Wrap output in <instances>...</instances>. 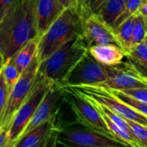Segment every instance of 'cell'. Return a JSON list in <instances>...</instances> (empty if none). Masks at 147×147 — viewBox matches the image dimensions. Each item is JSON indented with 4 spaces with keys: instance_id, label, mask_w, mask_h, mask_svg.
Instances as JSON below:
<instances>
[{
    "instance_id": "15",
    "label": "cell",
    "mask_w": 147,
    "mask_h": 147,
    "mask_svg": "<svg viewBox=\"0 0 147 147\" xmlns=\"http://www.w3.org/2000/svg\"><path fill=\"white\" fill-rule=\"evenodd\" d=\"M88 52L96 61L105 66L118 65L125 58V52L120 47L112 44L94 45L88 48Z\"/></svg>"
},
{
    "instance_id": "16",
    "label": "cell",
    "mask_w": 147,
    "mask_h": 147,
    "mask_svg": "<svg viewBox=\"0 0 147 147\" xmlns=\"http://www.w3.org/2000/svg\"><path fill=\"white\" fill-rule=\"evenodd\" d=\"M127 0H105L95 11V15L110 27L123 12Z\"/></svg>"
},
{
    "instance_id": "6",
    "label": "cell",
    "mask_w": 147,
    "mask_h": 147,
    "mask_svg": "<svg viewBox=\"0 0 147 147\" xmlns=\"http://www.w3.org/2000/svg\"><path fill=\"white\" fill-rule=\"evenodd\" d=\"M64 90L65 98L75 116L78 124L114 139L103 121L101 114L90 101L72 88H64Z\"/></svg>"
},
{
    "instance_id": "29",
    "label": "cell",
    "mask_w": 147,
    "mask_h": 147,
    "mask_svg": "<svg viewBox=\"0 0 147 147\" xmlns=\"http://www.w3.org/2000/svg\"><path fill=\"white\" fill-rule=\"evenodd\" d=\"M7 129L0 127V147H9Z\"/></svg>"
},
{
    "instance_id": "25",
    "label": "cell",
    "mask_w": 147,
    "mask_h": 147,
    "mask_svg": "<svg viewBox=\"0 0 147 147\" xmlns=\"http://www.w3.org/2000/svg\"><path fill=\"white\" fill-rule=\"evenodd\" d=\"M105 0H82L81 3L78 6V11L82 18V20L94 14L97 8L104 2Z\"/></svg>"
},
{
    "instance_id": "23",
    "label": "cell",
    "mask_w": 147,
    "mask_h": 147,
    "mask_svg": "<svg viewBox=\"0 0 147 147\" xmlns=\"http://www.w3.org/2000/svg\"><path fill=\"white\" fill-rule=\"evenodd\" d=\"M128 124L129 129L133 136L136 139L141 147L147 146V130L146 126L140 122L132 121L130 119H125Z\"/></svg>"
},
{
    "instance_id": "4",
    "label": "cell",
    "mask_w": 147,
    "mask_h": 147,
    "mask_svg": "<svg viewBox=\"0 0 147 147\" xmlns=\"http://www.w3.org/2000/svg\"><path fill=\"white\" fill-rule=\"evenodd\" d=\"M52 84L49 80L37 72L34 86L29 95L15 113L9 126L7 131L9 147H14L20 139L22 132Z\"/></svg>"
},
{
    "instance_id": "14",
    "label": "cell",
    "mask_w": 147,
    "mask_h": 147,
    "mask_svg": "<svg viewBox=\"0 0 147 147\" xmlns=\"http://www.w3.org/2000/svg\"><path fill=\"white\" fill-rule=\"evenodd\" d=\"M64 9L65 8L57 0H34V13L38 37L47 29Z\"/></svg>"
},
{
    "instance_id": "33",
    "label": "cell",
    "mask_w": 147,
    "mask_h": 147,
    "mask_svg": "<svg viewBox=\"0 0 147 147\" xmlns=\"http://www.w3.org/2000/svg\"><path fill=\"white\" fill-rule=\"evenodd\" d=\"M81 2H82V0H75L76 6H77V10H78V6H79V4L81 3Z\"/></svg>"
},
{
    "instance_id": "22",
    "label": "cell",
    "mask_w": 147,
    "mask_h": 147,
    "mask_svg": "<svg viewBox=\"0 0 147 147\" xmlns=\"http://www.w3.org/2000/svg\"><path fill=\"white\" fill-rule=\"evenodd\" d=\"M1 71L3 76V78L5 80V83L8 86V89H9V90H10V89L16 84V82L20 78L22 73L19 71L17 67L15 65L11 58L4 60L3 66L1 68Z\"/></svg>"
},
{
    "instance_id": "19",
    "label": "cell",
    "mask_w": 147,
    "mask_h": 147,
    "mask_svg": "<svg viewBox=\"0 0 147 147\" xmlns=\"http://www.w3.org/2000/svg\"><path fill=\"white\" fill-rule=\"evenodd\" d=\"M134 24H135V14L127 17L126 20H124L116 28L113 29L119 42L121 45V48L125 53L130 48Z\"/></svg>"
},
{
    "instance_id": "9",
    "label": "cell",
    "mask_w": 147,
    "mask_h": 147,
    "mask_svg": "<svg viewBox=\"0 0 147 147\" xmlns=\"http://www.w3.org/2000/svg\"><path fill=\"white\" fill-rule=\"evenodd\" d=\"M72 89L84 96L86 99L104 106L110 111L121 115L125 119H130L147 126V116L138 113L119 101L106 89L93 86L73 87Z\"/></svg>"
},
{
    "instance_id": "31",
    "label": "cell",
    "mask_w": 147,
    "mask_h": 147,
    "mask_svg": "<svg viewBox=\"0 0 147 147\" xmlns=\"http://www.w3.org/2000/svg\"><path fill=\"white\" fill-rule=\"evenodd\" d=\"M138 13L140 14L141 16H143L144 17L146 18L147 16V0L143 1V3L140 4L139 9H138Z\"/></svg>"
},
{
    "instance_id": "32",
    "label": "cell",
    "mask_w": 147,
    "mask_h": 147,
    "mask_svg": "<svg viewBox=\"0 0 147 147\" xmlns=\"http://www.w3.org/2000/svg\"><path fill=\"white\" fill-rule=\"evenodd\" d=\"M3 62H4V59H3V55L0 53V70H1V68H2V66H3Z\"/></svg>"
},
{
    "instance_id": "3",
    "label": "cell",
    "mask_w": 147,
    "mask_h": 147,
    "mask_svg": "<svg viewBox=\"0 0 147 147\" xmlns=\"http://www.w3.org/2000/svg\"><path fill=\"white\" fill-rule=\"evenodd\" d=\"M88 51L81 35L72 38L40 61L37 72L52 84H59L73 65Z\"/></svg>"
},
{
    "instance_id": "28",
    "label": "cell",
    "mask_w": 147,
    "mask_h": 147,
    "mask_svg": "<svg viewBox=\"0 0 147 147\" xmlns=\"http://www.w3.org/2000/svg\"><path fill=\"white\" fill-rule=\"evenodd\" d=\"M16 0H0V21L8 12Z\"/></svg>"
},
{
    "instance_id": "24",
    "label": "cell",
    "mask_w": 147,
    "mask_h": 147,
    "mask_svg": "<svg viewBox=\"0 0 147 147\" xmlns=\"http://www.w3.org/2000/svg\"><path fill=\"white\" fill-rule=\"evenodd\" d=\"M143 1L145 0H127L125 9L123 10V12L118 16V18L115 21V22L112 24L111 28L114 29L115 28H116L121 22H122L124 20H126L127 17L136 14L138 12V9L140 6V4L143 3Z\"/></svg>"
},
{
    "instance_id": "18",
    "label": "cell",
    "mask_w": 147,
    "mask_h": 147,
    "mask_svg": "<svg viewBox=\"0 0 147 147\" xmlns=\"http://www.w3.org/2000/svg\"><path fill=\"white\" fill-rule=\"evenodd\" d=\"M125 57L140 73L146 76L147 44L146 40L134 46L125 53Z\"/></svg>"
},
{
    "instance_id": "2",
    "label": "cell",
    "mask_w": 147,
    "mask_h": 147,
    "mask_svg": "<svg viewBox=\"0 0 147 147\" xmlns=\"http://www.w3.org/2000/svg\"><path fill=\"white\" fill-rule=\"evenodd\" d=\"M83 20L75 8H65L47 29L38 37L36 57L45 59L69 40L81 35Z\"/></svg>"
},
{
    "instance_id": "26",
    "label": "cell",
    "mask_w": 147,
    "mask_h": 147,
    "mask_svg": "<svg viewBox=\"0 0 147 147\" xmlns=\"http://www.w3.org/2000/svg\"><path fill=\"white\" fill-rule=\"evenodd\" d=\"M123 93L126 95L140 101L142 102L147 103V88L146 87H135V88H128L121 90Z\"/></svg>"
},
{
    "instance_id": "13",
    "label": "cell",
    "mask_w": 147,
    "mask_h": 147,
    "mask_svg": "<svg viewBox=\"0 0 147 147\" xmlns=\"http://www.w3.org/2000/svg\"><path fill=\"white\" fill-rule=\"evenodd\" d=\"M81 36L88 48L99 44H112L121 48L113 28L95 14L83 20Z\"/></svg>"
},
{
    "instance_id": "11",
    "label": "cell",
    "mask_w": 147,
    "mask_h": 147,
    "mask_svg": "<svg viewBox=\"0 0 147 147\" xmlns=\"http://www.w3.org/2000/svg\"><path fill=\"white\" fill-rule=\"evenodd\" d=\"M62 127V121L57 112L51 119L22 136L14 147L55 146L57 134Z\"/></svg>"
},
{
    "instance_id": "27",
    "label": "cell",
    "mask_w": 147,
    "mask_h": 147,
    "mask_svg": "<svg viewBox=\"0 0 147 147\" xmlns=\"http://www.w3.org/2000/svg\"><path fill=\"white\" fill-rule=\"evenodd\" d=\"M9 93V90L8 89V86L5 83V80L0 70V117L5 108Z\"/></svg>"
},
{
    "instance_id": "21",
    "label": "cell",
    "mask_w": 147,
    "mask_h": 147,
    "mask_svg": "<svg viewBox=\"0 0 147 147\" xmlns=\"http://www.w3.org/2000/svg\"><path fill=\"white\" fill-rule=\"evenodd\" d=\"M146 22L147 20L146 17H144L138 12L135 14V24L133 31L130 48L146 40Z\"/></svg>"
},
{
    "instance_id": "5",
    "label": "cell",
    "mask_w": 147,
    "mask_h": 147,
    "mask_svg": "<svg viewBox=\"0 0 147 147\" xmlns=\"http://www.w3.org/2000/svg\"><path fill=\"white\" fill-rule=\"evenodd\" d=\"M109 77L105 65L99 64L87 51L73 65L58 84L62 88L94 86Z\"/></svg>"
},
{
    "instance_id": "17",
    "label": "cell",
    "mask_w": 147,
    "mask_h": 147,
    "mask_svg": "<svg viewBox=\"0 0 147 147\" xmlns=\"http://www.w3.org/2000/svg\"><path fill=\"white\" fill-rule=\"evenodd\" d=\"M37 42L38 38H34L29 40L11 57L13 63L21 73L29 65V64L36 55Z\"/></svg>"
},
{
    "instance_id": "30",
    "label": "cell",
    "mask_w": 147,
    "mask_h": 147,
    "mask_svg": "<svg viewBox=\"0 0 147 147\" xmlns=\"http://www.w3.org/2000/svg\"><path fill=\"white\" fill-rule=\"evenodd\" d=\"M64 8H75L77 9L75 0H57Z\"/></svg>"
},
{
    "instance_id": "7",
    "label": "cell",
    "mask_w": 147,
    "mask_h": 147,
    "mask_svg": "<svg viewBox=\"0 0 147 147\" xmlns=\"http://www.w3.org/2000/svg\"><path fill=\"white\" fill-rule=\"evenodd\" d=\"M39 63L40 61L35 55L29 65L22 72L20 78L10 89L5 108L0 117V127L8 130L15 113L29 95L35 81Z\"/></svg>"
},
{
    "instance_id": "10",
    "label": "cell",
    "mask_w": 147,
    "mask_h": 147,
    "mask_svg": "<svg viewBox=\"0 0 147 147\" xmlns=\"http://www.w3.org/2000/svg\"><path fill=\"white\" fill-rule=\"evenodd\" d=\"M109 77L93 87L109 90H124L135 87H146V76L140 73L129 61L112 66H106Z\"/></svg>"
},
{
    "instance_id": "12",
    "label": "cell",
    "mask_w": 147,
    "mask_h": 147,
    "mask_svg": "<svg viewBox=\"0 0 147 147\" xmlns=\"http://www.w3.org/2000/svg\"><path fill=\"white\" fill-rule=\"evenodd\" d=\"M65 101V90L64 88L58 84H53L50 89L46 93L42 101L36 109L34 115L30 119L26 128L22 132V136L27 134L34 127H38L41 123L51 119L59 109L60 106ZM20 137V138H21Z\"/></svg>"
},
{
    "instance_id": "1",
    "label": "cell",
    "mask_w": 147,
    "mask_h": 147,
    "mask_svg": "<svg viewBox=\"0 0 147 147\" xmlns=\"http://www.w3.org/2000/svg\"><path fill=\"white\" fill-rule=\"evenodd\" d=\"M38 38L34 0H16L0 21V53L10 59L29 40Z\"/></svg>"
},
{
    "instance_id": "20",
    "label": "cell",
    "mask_w": 147,
    "mask_h": 147,
    "mask_svg": "<svg viewBox=\"0 0 147 147\" xmlns=\"http://www.w3.org/2000/svg\"><path fill=\"white\" fill-rule=\"evenodd\" d=\"M106 90H108L111 93V95H113L115 98H117L119 101H121V102H123L124 104H126L129 108L133 109L134 110L137 111L138 113H140V114H141L143 115L147 116V103L142 102L140 101H138V100L126 95L121 90H109V89H106Z\"/></svg>"
},
{
    "instance_id": "8",
    "label": "cell",
    "mask_w": 147,
    "mask_h": 147,
    "mask_svg": "<svg viewBox=\"0 0 147 147\" xmlns=\"http://www.w3.org/2000/svg\"><path fill=\"white\" fill-rule=\"evenodd\" d=\"M73 124L67 125L59 131L55 146L58 145L84 147H118L122 146L110 137L96 133L84 126H82L83 127H74Z\"/></svg>"
}]
</instances>
